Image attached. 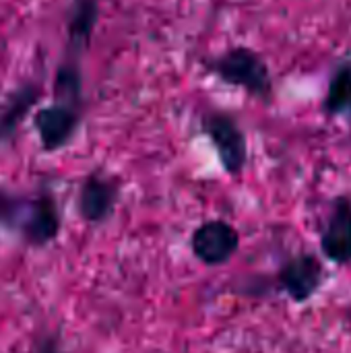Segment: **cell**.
Masks as SVG:
<instances>
[{"label":"cell","instance_id":"12","mask_svg":"<svg viewBox=\"0 0 351 353\" xmlns=\"http://www.w3.org/2000/svg\"><path fill=\"white\" fill-rule=\"evenodd\" d=\"M29 353H64L60 347V341L58 337L54 335H43V337H37L31 345V352Z\"/></svg>","mask_w":351,"mask_h":353},{"label":"cell","instance_id":"1","mask_svg":"<svg viewBox=\"0 0 351 353\" xmlns=\"http://www.w3.org/2000/svg\"><path fill=\"white\" fill-rule=\"evenodd\" d=\"M0 228L14 232L29 246L43 248L60 234V211L52 194L23 196L0 188Z\"/></svg>","mask_w":351,"mask_h":353},{"label":"cell","instance_id":"5","mask_svg":"<svg viewBox=\"0 0 351 353\" xmlns=\"http://www.w3.org/2000/svg\"><path fill=\"white\" fill-rule=\"evenodd\" d=\"M205 132L211 139L223 170L230 176L242 174L248 159V147L246 137L236 124V120L225 114H211L205 120Z\"/></svg>","mask_w":351,"mask_h":353},{"label":"cell","instance_id":"8","mask_svg":"<svg viewBox=\"0 0 351 353\" xmlns=\"http://www.w3.org/2000/svg\"><path fill=\"white\" fill-rule=\"evenodd\" d=\"M77 124H79V112L74 103L60 101L35 114V128L39 132L41 145L48 151H56L64 147L70 141Z\"/></svg>","mask_w":351,"mask_h":353},{"label":"cell","instance_id":"11","mask_svg":"<svg viewBox=\"0 0 351 353\" xmlns=\"http://www.w3.org/2000/svg\"><path fill=\"white\" fill-rule=\"evenodd\" d=\"M35 97H37V91L33 87H23L10 97V101L0 114V143H4L10 134H14L21 120L31 110Z\"/></svg>","mask_w":351,"mask_h":353},{"label":"cell","instance_id":"10","mask_svg":"<svg viewBox=\"0 0 351 353\" xmlns=\"http://www.w3.org/2000/svg\"><path fill=\"white\" fill-rule=\"evenodd\" d=\"M323 108L329 116L351 118V62L337 66V70L333 72Z\"/></svg>","mask_w":351,"mask_h":353},{"label":"cell","instance_id":"13","mask_svg":"<svg viewBox=\"0 0 351 353\" xmlns=\"http://www.w3.org/2000/svg\"><path fill=\"white\" fill-rule=\"evenodd\" d=\"M348 323H350V329H351V308H350V312H348Z\"/></svg>","mask_w":351,"mask_h":353},{"label":"cell","instance_id":"9","mask_svg":"<svg viewBox=\"0 0 351 353\" xmlns=\"http://www.w3.org/2000/svg\"><path fill=\"white\" fill-rule=\"evenodd\" d=\"M99 4L97 0H74L70 8V21H68V39L72 50L85 48V43L91 37V31L97 23Z\"/></svg>","mask_w":351,"mask_h":353},{"label":"cell","instance_id":"6","mask_svg":"<svg viewBox=\"0 0 351 353\" xmlns=\"http://www.w3.org/2000/svg\"><path fill=\"white\" fill-rule=\"evenodd\" d=\"M321 252L325 261L345 267L351 263V199L337 196L321 234Z\"/></svg>","mask_w":351,"mask_h":353},{"label":"cell","instance_id":"4","mask_svg":"<svg viewBox=\"0 0 351 353\" xmlns=\"http://www.w3.org/2000/svg\"><path fill=\"white\" fill-rule=\"evenodd\" d=\"M190 248L197 261L207 267H221L234 259L240 248L238 230L223 219H209L201 223L190 238Z\"/></svg>","mask_w":351,"mask_h":353},{"label":"cell","instance_id":"2","mask_svg":"<svg viewBox=\"0 0 351 353\" xmlns=\"http://www.w3.org/2000/svg\"><path fill=\"white\" fill-rule=\"evenodd\" d=\"M207 68L213 70L221 81L242 87L246 93L259 99L267 101L273 93V79L267 64L250 48H232L211 60Z\"/></svg>","mask_w":351,"mask_h":353},{"label":"cell","instance_id":"7","mask_svg":"<svg viewBox=\"0 0 351 353\" xmlns=\"http://www.w3.org/2000/svg\"><path fill=\"white\" fill-rule=\"evenodd\" d=\"M118 203V184L103 174H91L77 199V207L81 217L87 223H103L116 209Z\"/></svg>","mask_w":351,"mask_h":353},{"label":"cell","instance_id":"3","mask_svg":"<svg viewBox=\"0 0 351 353\" xmlns=\"http://www.w3.org/2000/svg\"><path fill=\"white\" fill-rule=\"evenodd\" d=\"M277 288L292 302L304 304L312 300L325 283L323 261L312 252H300L290 256L277 271Z\"/></svg>","mask_w":351,"mask_h":353}]
</instances>
